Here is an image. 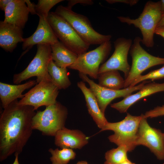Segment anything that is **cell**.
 I'll return each mask as SVG.
<instances>
[{
    "mask_svg": "<svg viewBox=\"0 0 164 164\" xmlns=\"http://www.w3.org/2000/svg\"><path fill=\"white\" fill-rule=\"evenodd\" d=\"M132 44V40L123 37L117 39L114 42V51L110 57L101 65L98 74L106 71L119 70L123 72L125 79L128 76L131 66L128 61V55Z\"/></svg>",
    "mask_w": 164,
    "mask_h": 164,
    "instance_id": "4fadbf2b",
    "label": "cell"
},
{
    "mask_svg": "<svg viewBox=\"0 0 164 164\" xmlns=\"http://www.w3.org/2000/svg\"><path fill=\"white\" fill-rule=\"evenodd\" d=\"M36 112L16 100L4 109L0 118V161L13 153L19 155L30 138L32 119Z\"/></svg>",
    "mask_w": 164,
    "mask_h": 164,
    "instance_id": "6da1fadb",
    "label": "cell"
},
{
    "mask_svg": "<svg viewBox=\"0 0 164 164\" xmlns=\"http://www.w3.org/2000/svg\"><path fill=\"white\" fill-rule=\"evenodd\" d=\"M12 0H0V8L1 10L5 11L6 8Z\"/></svg>",
    "mask_w": 164,
    "mask_h": 164,
    "instance_id": "1f68e13d",
    "label": "cell"
},
{
    "mask_svg": "<svg viewBox=\"0 0 164 164\" xmlns=\"http://www.w3.org/2000/svg\"><path fill=\"white\" fill-rule=\"evenodd\" d=\"M79 76L84 82H87L89 85V88L95 96L100 108L104 114L108 105L113 100L120 97H126L132 94L133 92L140 90L145 84L150 82V81L145 80L133 87L114 90L99 85L84 74L79 73Z\"/></svg>",
    "mask_w": 164,
    "mask_h": 164,
    "instance_id": "8fae6325",
    "label": "cell"
},
{
    "mask_svg": "<svg viewBox=\"0 0 164 164\" xmlns=\"http://www.w3.org/2000/svg\"><path fill=\"white\" fill-rule=\"evenodd\" d=\"M141 40L139 37H135L130 48L132 63L128 76L125 79L124 88L129 87L134 80L148 69L164 65V58L155 56L148 53L141 46Z\"/></svg>",
    "mask_w": 164,
    "mask_h": 164,
    "instance_id": "9c48e42d",
    "label": "cell"
},
{
    "mask_svg": "<svg viewBox=\"0 0 164 164\" xmlns=\"http://www.w3.org/2000/svg\"><path fill=\"white\" fill-rule=\"evenodd\" d=\"M29 13L32 15L36 14V4L34 2H31L29 0H25Z\"/></svg>",
    "mask_w": 164,
    "mask_h": 164,
    "instance_id": "4dcf8cb0",
    "label": "cell"
},
{
    "mask_svg": "<svg viewBox=\"0 0 164 164\" xmlns=\"http://www.w3.org/2000/svg\"><path fill=\"white\" fill-rule=\"evenodd\" d=\"M141 115L133 116L128 113L123 120L116 122H108L100 130H111L114 134L109 136V141L118 146H124L128 152L133 150L137 146L136 144Z\"/></svg>",
    "mask_w": 164,
    "mask_h": 164,
    "instance_id": "5b68a950",
    "label": "cell"
},
{
    "mask_svg": "<svg viewBox=\"0 0 164 164\" xmlns=\"http://www.w3.org/2000/svg\"><path fill=\"white\" fill-rule=\"evenodd\" d=\"M111 48L110 41L104 42L92 50L78 55L75 62L68 68L97 79L100 65L107 58Z\"/></svg>",
    "mask_w": 164,
    "mask_h": 164,
    "instance_id": "ba28073f",
    "label": "cell"
},
{
    "mask_svg": "<svg viewBox=\"0 0 164 164\" xmlns=\"http://www.w3.org/2000/svg\"><path fill=\"white\" fill-rule=\"evenodd\" d=\"M37 48L36 54L28 66L22 72L14 75V84H20L33 77H36L37 83L44 80H51L48 71L49 63L52 60L51 46L39 44L37 45Z\"/></svg>",
    "mask_w": 164,
    "mask_h": 164,
    "instance_id": "8992f818",
    "label": "cell"
},
{
    "mask_svg": "<svg viewBox=\"0 0 164 164\" xmlns=\"http://www.w3.org/2000/svg\"><path fill=\"white\" fill-rule=\"evenodd\" d=\"M155 34L159 35L164 38V26H159L156 27Z\"/></svg>",
    "mask_w": 164,
    "mask_h": 164,
    "instance_id": "d6a6232c",
    "label": "cell"
},
{
    "mask_svg": "<svg viewBox=\"0 0 164 164\" xmlns=\"http://www.w3.org/2000/svg\"><path fill=\"white\" fill-rule=\"evenodd\" d=\"M15 159L14 161L12 164H20L18 160L19 154H14Z\"/></svg>",
    "mask_w": 164,
    "mask_h": 164,
    "instance_id": "d590c367",
    "label": "cell"
},
{
    "mask_svg": "<svg viewBox=\"0 0 164 164\" xmlns=\"http://www.w3.org/2000/svg\"><path fill=\"white\" fill-rule=\"evenodd\" d=\"M77 85L84 95L89 113L98 127L102 129L108 121L100 108L95 96L83 81L78 82Z\"/></svg>",
    "mask_w": 164,
    "mask_h": 164,
    "instance_id": "d6986e66",
    "label": "cell"
},
{
    "mask_svg": "<svg viewBox=\"0 0 164 164\" xmlns=\"http://www.w3.org/2000/svg\"><path fill=\"white\" fill-rule=\"evenodd\" d=\"M162 91H164V83L160 84L149 82L145 84L137 93L124 98L119 102L111 104V107L120 113H125L131 106L139 100Z\"/></svg>",
    "mask_w": 164,
    "mask_h": 164,
    "instance_id": "2e32d148",
    "label": "cell"
},
{
    "mask_svg": "<svg viewBox=\"0 0 164 164\" xmlns=\"http://www.w3.org/2000/svg\"><path fill=\"white\" fill-rule=\"evenodd\" d=\"M39 17V22L36 31L29 37L24 38L22 48L25 50L20 58L35 45L46 44L51 45L59 41L48 18Z\"/></svg>",
    "mask_w": 164,
    "mask_h": 164,
    "instance_id": "5bb4252c",
    "label": "cell"
},
{
    "mask_svg": "<svg viewBox=\"0 0 164 164\" xmlns=\"http://www.w3.org/2000/svg\"><path fill=\"white\" fill-rule=\"evenodd\" d=\"M22 29L15 25L0 21V46L12 53L19 42H23Z\"/></svg>",
    "mask_w": 164,
    "mask_h": 164,
    "instance_id": "e0dca14e",
    "label": "cell"
},
{
    "mask_svg": "<svg viewBox=\"0 0 164 164\" xmlns=\"http://www.w3.org/2000/svg\"><path fill=\"white\" fill-rule=\"evenodd\" d=\"M54 143L61 149H81L88 143L89 137L78 130H71L65 127L55 135Z\"/></svg>",
    "mask_w": 164,
    "mask_h": 164,
    "instance_id": "9a60e30c",
    "label": "cell"
},
{
    "mask_svg": "<svg viewBox=\"0 0 164 164\" xmlns=\"http://www.w3.org/2000/svg\"><path fill=\"white\" fill-rule=\"evenodd\" d=\"M52 60L58 67H68L76 61L78 55L59 41L51 45Z\"/></svg>",
    "mask_w": 164,
    "mask_h": 164,
    "instance_id": "44dd1931",
    "label": "cell"
},
{
    "mask_svg": "<svg viewBox=\"0 0 164 164\" xmlns=\"http://www.w3.org/2000/svg\"><path fill=\"white\" fill-rule=\"evenodd\" d=\"M67 115V108L56 101L46 106L44 110L37 111L32 119V128L41 132L43 135L54 136L59 130L65 127Z\"/></svg>",
    "mask_w": 164,
    "mask_h": 164,
    "instance_id": "277c9868",
    "label": "cell"
},
{
    "mask_svg": "<svg viewBox=\"0 0 164 164\" xmlns=\"http://www.w3.org/2000/svg\"><path fill=\"white\" fill-rule=\"evenodd\" d=\"M78 3L84 5H91L94 3L91 0H70L68 1L67 7L72 9L75 5Z\"/></svg>",
    "mask_w": 164,
    "mask_h": 164,
    "instance_id": "f1b7e54d",
    "label": "cell"
},
{
    "mask_svg": "<svg viewBox=\"0 0 164 164\" xmlns=\"http://www.w3.org/2000/svg\"><path fill=\"white\" fill-rule=\"evenodd\" d=\"M63 0H39L36 7V14L39 16L48 18L51 9Z\"/></svg>",
    "mask_w": 164,
    "mask_h": 164,
    "instance_id": "484cf974",
    "label": "cell"
},
{
    "mask_svg": "<svg viewBox=\"0 0 164 164\" xmlns=\"http://www.w3.org/2000/svg\"><path fill=\"white\" fill-rule=\"evenodd\" d=\"M162 116H164V105L161 106H157L153 109L146 111L144 114V116L146 118Z\"/></svg>",
    "mask_w": 164,
    "mask_h": 164,
    "instance_id": "83f0119b",
    "label": "cell"
},
{
    "mask_svg": "<svg viewBox=\"0 0 164 164\" xmlns=\"http://www.w3.org/2000/svg\"><path fill=\"white\" fill-rule=\"evenodd\" d=\"M59 89L51 80H44L23 95L18 101L19 104L29 105L35 111L40 107L47 106L54 104L59 94Z\"/></svg>",
    "mask_w": 164,
    "mask_h": 164,
    "instance_id": "30bf717a",
    "label": "cell"
},
{
    "mask_svg": "<svg viewBox=\"0 0 164 164\" xmlns=\"http://www.w3.org/2000/svg\"><path fill=\"white\" fill-rule=\"evenodd\" d=\"M98 79V84L103 87L118 90L124 87L125 80L118 70H110L99 74Z\"/></svg>",
    "mask_w": 164,
    "mask_h": 164,
    "instance_id": "603a6c76",
    "label": "cell"
},
{
    "mask_svg": "<svg viewBox=\"0 0 164 164\" xmlns=\"http://www.w3.org/2000/svg\"><path fill=\"white\" fill-rule=\"evenodd\" d=\"M106 2L110 4L117 3H122L132 6L136 4L138 2V0H106Z\"/></svg>",
    "mask_w": 164,
    "mask_h": 164,
    "instance_id": "f546056e",
    "label": "cell"
},
{
    "mask_svg": "<svg viewBox=\"0 0 164 164\" xmlns=\"http://www.w3.org/2000/svg\"><path fill=\"white\" fill-rule=\"evenodd\" d=\"M4 12V22L24 28L29 13L25 0H12Z\"/></svg>",
    "mask_w": 164,
    "mask_h": 164,
    "instance_id": "ac0fdd59",
    "label": "cell"
},
{
    "mask_svg": "<svg viewBox=\"0 0 164 164\" xmlns=\"http://www.w3.org/2000/svg\"><path fill=\"white\" fill-rule=\"evenodd\" d=\"M163 143L164 145V133H163Z\"/></svg>",
    "mask_w": 164,
    "mask_h": 164,
    "instance_id": "f35d334b",
    "label": "cell"
},
{
    "mask_svg": "<svg viewBox=\"0 0 164 164\" xmlns=\"http://www.w3.org/2000/svg\"><path fill=\"white\" fill-rule=\"evenodd\" d=\"M160 2L161 11L162 15L164 14V0H161Z\"/></svg>",
    "mask_w": 164,
    "mask_h": 164,
    "instance_id": "e575fe53",
    "label": "cell"
},
{
    "mask_svg": "<svg viewBox=\"0 0 164 164\" xmlns=\"http://www.w3.org/2000/svg\"><path fill=\"white\" fill-rule=\"evenodd\" d=\"M76 164H88V163L86 161H81L78 162Z\"/></svg>",
    "mask_w": 164,
    "mask_h": 164,
    "instance_id": "74e56055",
    "label": "cell"
},
{
    "mask_svg": "<svg viewBox=\"0 0 164 164\" xmlns=\"http://www.w3.org/2000/svg\"><path fill=\"white\" fill-rule=\"evenodd\" d=\"M48 19L58 39L66 47L78 55L87 52L90 45L64 19L55 12H49Z\"/></svg>",
    "mask_w": 164,
    "mask_h": 164,
    "instance_id": "52a82bcc",
    "label": "cell"
},
{
    "mask_svg": "<svg viewBox=\"0 0 164 164\" xmlns=\"http://www.w3.org/2000/svg\"><path fill=\"white\" fill-rule=\"evenodd\" d=\"M48 71L52 82L59 90L66 89L70 86L67 68L58 67L52 60L49 64Z\"/></svg>",
    "mask_w": 164,
    "mask_h": 164,
    "instance_id": "7402d4cb",
    "label": "cell"
},
{
    "mask_svg": "<svg viewBox=\"0 0 164 164\" xmlns=\"http://www.w3.org/2000/svg\"><path fill=\"white\" fill-rule=\"evenodd\" d=\"M48 151L52 155L50 158L52 164H68L70 160L74 159L76 156V153L70 149H53L50 148Z\"/></svg>",
    "mask_w": 164,
    "mask_h": 164,
    "instance_id": "cb8c5ba5",
    "label": "cell"
},
{
    "mask_svg": "<svg viewBox=\"0 0 164 164\" xmlns=\"http://www.w3.org/2000/svg\"><path fill=\"white\" fill-rule=\"evenodd\" d=\"M164 78V65L161 68L151 71L144 75H140L134 80L129 87H133L139 83L150 80H153Z\"/></svg>",
    "mask_w": 164,
    "mask_h": 164,
    "instance_id": "4316f807",
    "label": "cell"
},
{
    "mask_svg": "<svg viewBox=\"0 0 164 164\" xmlns=\"http://www.w3.org/2000/svg\"><path fill=\"white\" fill-rule=\"evenodd\" d=\"M159 26H164V14L162 15L161 20L158 24L157 27Z\"/></svg>",
    "mask_w": 164,
    "mask_h": 164,
    "instance_id": "836d02e7",
    "label": "cell"
},
{
    "mask_svg": "<svg viewBox=\"0 0 164 164\" xmlns=\"http://www.w3.org/2000/svg\"><path fill=\"white\" fill-rule=\"evenodd\" d=\"M162 15L160 1H149L145 4L139 17L132 19L129 17L119 16L117 18L122 23L133 25L140 30L142 36L141 42L147 47L154 44V34Z\"/></svg>",
    "mask_w": 164,
    "mask_h": 164,
    "instance_id": "7a4b0ae2",
    "label": "cell"
},
{
    "mask_svg": "<svg viewBox=\"0 0 164 164\" xmlns=\"http://www.w3.org/2000/svg\"><path fill=\"white\" fill-rule=\"evenodd\" d=\"M119 164H135V163L132 162L131 161L128 159L123 162L120 163Z\"/></svg>",
    "mask_w": 164,
    "mask_h": 164,
    "instance_id": "8d00e7d4",
    "label": "cell"
},
{
    "mask_svg": "<svg viewBox=\"0 0 164 164\" xmlns=\"http://www.w3.org/2000/svg\"><path fill=\"white\" fill-rule=\"evenodd\" d=\"M128 149L124 146H119L116 148L107 151L105 155V161L104 164H119L128 159Z\"/></svg>",
    "mask_w": 164,
    "mask_h": 164,
    "instance_id": "d4e9b609",
    "label": "cell"
},
{
    "mask_svg": "<svg viewBox=\"0 0 164 164\" xmlns=\"http://www.w3.org/2000/svg\"><path fill=\"white\" fill-rule=\"evenodd\" d=\"M55 12L66 21L85 43L89 45H99L110 41V35L102 34L95 30L86 16L73 12L72 9L58 6Z\"/></svg>",
    "mask_w": 164,
    "mask_h": 164,
    "instance_id": "3957f363",
    "label": "cell"
},
{
    "mask_svg": "<svg viewBox=\"0 0 164 164\" xmlns=\"http://www.w3.org/2000/svg\"><path fill=\"white\" fill-rule=\"evenodd\" d=\"M136 144L148 148L159 160H164L163 133L159 129L150 126L141 114Z\"/></svg>",
    "mask_w": 164,
    "mask_h": 164,
    "instance_id": "7c38bea8",
    "label": "cell"
},
{
    "mask_svg": "<svg viewBox=\"0 0 164 164\" xmlns=\"http://www.w3.org/2000/svg\"><path fill=\"white\" fill-rule=\"evenodd\" d=\"M37 84L36 80H30L22 84L12 85L0 82V98L2 107L4 109L18 98H22V93Z\"/></svg>",
    "mask_w": 164,
    "mask_h": 164,
    "instance_id": "ffe728a7",
    "label": "cell"
}]
</instances>
